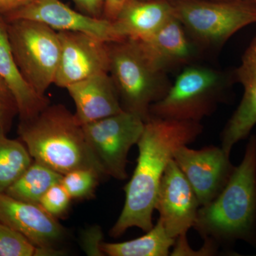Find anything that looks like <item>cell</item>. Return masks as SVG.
Wrapping results in <instances>:
<instances>
[{
	"instance_id": "1",
	"label": "cell",
	"mask_w": 256,
	"mask_h": 256,
	"mask_svg": "<svg viewBox=\"0 0 256 256\" xmlns=\"http://www.w3.org/2000/svg\"><path fill=\"white\" fill-rule=\"evenodd\" d=\"M200 122L150 117L138 142L139 156L130 180L124 190L126 200L111 237L118 238L128 228L148 232L153 227L152 214L162 178L180 146L194 141L201 134Z\"/></svg>"
},
{
	"instance_id": "2",
	"label": "cell",
	"mask_w": 256,
	"mask_h": 256,
	"mask_svg": "<svg viewBox=\"0 0 256 256\" xmlns=\"http://www.w3.org/2000/svg\"><path fill=\"white\" fill-rule=\"evenodd\" d=\"M18 134L33 160L60 174L85 168L108 176L88 144L82 124L62 104H48L34 117L20 120Z\"/></svg>"
},
{
	"instance_id": "3",
	"label": "cell",
	"mask_w": 256,
	"mask_h": 256,
	"mask_svg": "<svg viewBox=\"0 0 256 256\" xmlns=\"http://www.w3.org/2000/svg\"><path fill=\"white\" fill-rule=\"evenodd\" d=\"M256 226V137L248 143L244 159L223 190L200 207L195 228L206 240L252 242Z\"/></svg>"
},
{
	"instance_id": "4",
	"label": "cell",
	"mask_w": 256,
	"mask_h": 256,
	"mask_svg": "<svg viewBox=\"0 0 256 256\" xmlns=\"http://www.w3.org/2000/svg\"><path fill=\"white\" fill-rule=\"evenodd\" d=\"M110 74L122 110L144 121L152 104L161 100L171 84L166 74L154 68L137 40L126 38L108 43Z\"/></svg>"
},
{
	"instance_id": "5",
	"label": "cell",
	"mask_w": 256,
	"mask_h": 256,
	"mask_svg": "<svg viewBox=\"0 0 256 256\" xmlns=\"http://www.w3.org/2000/svg\"><path fill=\"white\" fill-rule=\"evenodd\" d=\"M174 18L197 48H220L256 23V0H169Z\"/></svg>"
},
{
	"instance_id": "6",
	"label": "cell",
	"mask_w": 256,
	"mask_h": 256,
	"mask_svg": "<svg viewBox=\"0 0 256 256\" xmlns=\"http://www.w3.org/2000/svg\"><path fill=\"white\" fill-rule=\"evenodd\" d=\"M234 82L233 72L188 66L166 95L152 105L150 117L200 122L216 110Z\"/></svg>"
},
{
	"instance_id": "7",
	"label": "cell",
	"mask_w": 256,
	"mask_h": 256,
	"mask_svg": "<svg viewBox=\"0 0 256 256\" xmlns=\"http://www.w3.org/2000/svg\"><path fill=\"white\" fill-rule=\"evenodd\" d=\"M8 30L20 72L35 92L45 96L54 84L60 63L58 32L44 24L24 20L8 22Z\"/></svg>"
},
{
	"instance_id": "8",
	"label": "cell",
	"mask_w": 256,
	"mask_h": 256,
	"mask_svg": "<svg viewBox=\"0 0 256 256\" xmlns=\"http://www.w3.org/2000/svg\"><path fill=\"white\" fill-rule=\"evenodd\" d=\"M146 121L137 114H118L82 124L88 144L108 176L118 180L128 178V156L137 144Z\"/></svg>"
},
{
	"instance_id": "9",
	"label": "cell",
	"mask_w": 256,
	"mask_h": 256,
	"mask_svg": "<svg viewBox=\"0 0 256 256\" xmlns=\"http://www.w3.org/2000/svg\"><path fill=\"white\" fill-rule=\"evenodd\" d=\"M3 16L8 22L18 20L37 22L57 32H80L107 43L120 41L112 21L76 11L60 0H32Z\"/></svg>"
},
{
	"instance_id": "10",
	"label": "cell",
	"mask_w": 256,
	"mask_h": 256,
	"mask_svg": "<svg viewBox=\"0 0 256 256\" xmlns=\"http://www.w3.org/2000/svg\"><path fill=\"white\" fill-rule=\"evenodd\" d=\"M229 154L215 146L193 150L184 146L175 151L173 159L193 188L200 206L214 200L228 182L235 168Z\"/></svg>"
},
{
	"instance_id": "11",
	"label": "cell",
	"mask_w": 256,
	"mask_h": 256,
	"mask_svg": "<svg viewBox=\"0 0 256 256\" xmlns=\"http://www.w3.org/2000/svg\"><path fill=\"white\" fill-rule=\"evenodd\" d=\"M60 63L54 85L62 88L110 68L108 43L80 32H58Z\"/></svg>"
},
{
	"instance_id": "12",
	"label": "cell",
	"mask_w": 256,
	"mask_h": 256,
	"mask_svg": "<svg viewBox=\"0 0 256 256\" xmlns=\"http://www.w3.org/2000/svg\"><path fill=\"white\" fill-rule=\"evenodd\" d=\"M200 206L188 178L172 160L162 178L156 204L168 235L174 239L186 235L194 226Z\"/></svg>"
},
{
	"instance_id": "13",
	"label": "cell",
	"mask_w": 256,
	"mask_h": 256,
	"mask_svg": "<svg viewBox=\"0 0 256 256\" xmlns=\"http://www.w3.org/2000/svg\"><path fill=\"white\" fill-rule=\"evenodd\" d=\"M0 222L42 248H55L66 235L57 218L47 213L40 204L20 201L5 193L0 194Z\"/></svg>"
},
{
	"instance_id": "14",
	"label": "cell",
	"mask_w": 256,
	"mask_h": 256,
	"mask_svg": "<svg viewBox=\"0 0 256 256\" xmlns=\"http://www.w3.org/2000/svg\"><path fill=\"white\" fill-rule=\"evenodd\" d=\"M233 75L244 88V96L222 132V148L229 154L234 144L248 137L256 126V35Z\"/></svg>"
},
{
	"instance_id": "15",
	"label": "cell",
	"mask_w": 256,
	"mask_h": 256,
	"mask_svg": "<svg viewBox=\"0 0 256 256\" xmlns=\"http://www.w3.org/2000/svg\"><path fill=\"white\" fill-rule=\"evenodd\" d=\"M82 126L122 112L118 94L108 72L96 74L66 88Z\"/></svg>"
},
{
	"instance_id": "16",
	"label": "cell",
	"mask_w": 256,
	"mask_h": 256,
	"mask_svg": "<svg viewBox=\"0 0 256 256\" xmlns=\"http://www.w3.org/2000/svg\"><path fill=\"white\" fill-rule=\"evenodd\" d=\"M137 41L152 65L166 74L168 70L191 63L198 48L175 18L154 34Z\"/></svg>"
},
{
	"instance_id": "17",
	"label": "cell",
	"mask_w": 256,
	"mask_h": 256,
	"mask_svg": "<svg viewBox=\"0 0 256 256\" xmlns=\"http://www.w3.org/2000/svg\"><path fill=\"white\" fill-rule=\"evenodd\" d=\"M173 18L169 0H128L112 22L120 40H143Z\"/></svg>"
},
{
	"instance_id": "18",
	"label": "cell",
	"mask_w": 256,
	"mask_h": 256,
	"mask_svg": "<svg viewBox=\"0 0 256 256\" xmlns=\"http://www.w3.org/2000/svg\"><path fill=\"white\" fill-rule=\"evenodd\" d=\"M0 78L12 94L20 120L32 118L48 104L46 96L38 95L24 78L15 60L9 35L8 22L0 14Z\"/></svg>"
},
{
	"instance_id": "19",
	"label": "cell",
	"mask_w": 256,
	"mask_h": 256,
	"mask_svg": "<svg viewBox=\"0 0 256 256\" xmlns=\"http://www.w3.org/2000/svg\"><path fill=\"white\" fill-rule=\"evenodd\" d=\"M176 239L170 237L161 220L140 238L121 242H105L101 246L104 255L109 256H166Z\"/></svg>"
},
{
	"instance_id": "20",
	"label": "cell",
	"mask_w": 256,
	"mask_h": 256,
	"mask_svg": "<svg viewBox=\"0 0 256 256\" xmlns=\"http://www.w3.org/2000/svg\"><path fill=\"white\" fill-rule=\"evenodd\" d=\"M62 178L63 174L33 160L5 194L20 201L40 204L44 194L56 184L60 183Z\"/></svg>"
},
{
	"instance_id": "21",
	"label": "cell",
	"mask_w": 256,
	"mask_h": 256,
	"mask_svg": "<svg viewBox=\"0 0 256 256\" xmlns=\"http://www.w3.org/2000/svg\"><path fill=\"white\" fill-rule=\"evenodd\" d=\"M33 162L21 140L0 136V194L5 193Z\"/></svg>"
},
{
	"instance_id": "22",
	"label": "cell",
	"mask_w": 256,
	"mask_h": 256,
	"mask_svg": "<svg viewBox=\"0 0 256 256\" xmlns=\"http://www.w3.org/2000/svg\"><path fill=\"white\" fill-rule=\"evenodd\" d=\"M50 255L48 249L36 247L18 230L0 222V256Z\"/></svg>"
},
{
	"instance_id": "23",
	"label": "cell",
	"mask_w": 256,
	"mask_h": 256,
	"mask_svg": "<svg viewBox=\"0 0 256 256\" xmlns=\"http://www.w3.org/2000/svg\"><path fill=\"white\" fill-rule=\"evenodd\" d=\"M102 178L96 170L82 168L63 174L60 183L72 200H85L94 195L99 180Z\"/></svg>"
},
{
	"instance_id": "24",
	"label": "cell",
	"mask_w": 256,
	"mask_h": 256,
	"mask_svg": "<svg viewBox=\"0 0 256 256\" xmlns=\"http://www.w3.org/2000/svg\"><path fill=\"white\" fill-rule=\"evenodd\" d=\"M72 197L62 183L56 184L44 194L40 204L47 213L58 218L68 212Z\"/></svg>"
},
{
	"instance_id": "25",
	"label": "cell",
	"mask_w": 256,
	"mask_h": 256,
	"mask_svg": "<svg viewBox=\"0 0 256 256\" xmlns=\"http://www.w3.org/2000/svg\"><path fill=\"white\" fill-rule=\"evenodd\" d=\"M16 114L18 109L14 97L0 78V136H8Z\"/></svg>"
},
{
	"instance_id": "26",
	"label": "cell",
	"mask_w": 256,
	"mask_h": 256,
	"mask_svg": "<svg viewBox=\"0 0 256 256\" xmlns=\"http://www.w3.org/2000/svg\"><path fill=\"white\" fill-rule=\"evenodd\" d=\"M82 247L87 254L90 256H104L101 249L102 242V234L98 226L86 230L82 235Z\"/></svg>"
},
{
	"instance_id": "27",
	"label": "cell",
	"mask_w": 256,
	"mask_h": 256,
	"mask_svg": "<svg viewBox=\"0 0 256 256\" xmlns=\"http://www.w3.org/2000/svg\"><path fill=\"white\" fill-rule=\"evenodd\" d=\"M80 12L94 18H104L106 0H72Z\"/></svg>"
},
{
	"instance_id": "28",
	"label": "cell",
	"mask_w": 256,
	"mask_h": 256,
	"mask_svg": "<svg viewBox=\"0 0 256 256\" xmlns=\"http://www.w3.org/2000/svg\"><path fill=\"white\" fill-rule=\"evenodd\" d=\"M128 0H106L104 18L114 21Z\"/></svg>"
},
{
	"instance_id": "29",
	"label": "cell",
	"mask_w": 256,
	"mask_h": 256,
	"mask_svg": "<svg viewBox=\"0 0 256 256\" xmlns=\"http://www.w3.org/2000/svg\"><path fill=\"white\" fill-rule=\"evenodd\" d=\"M32 0H0V14L4 15L28 4Z\"/></svg>"
},
{
	"instance_id": "30",
	"label": "cell",
	"mask_w": 256,
	"mask_h": 256,
	"mask_svg": "<svg viewBox=\"0 0 256 256\" xmlns=\"http://www.w3.org/2000/svg\"></svg>"
}]
</instances>
